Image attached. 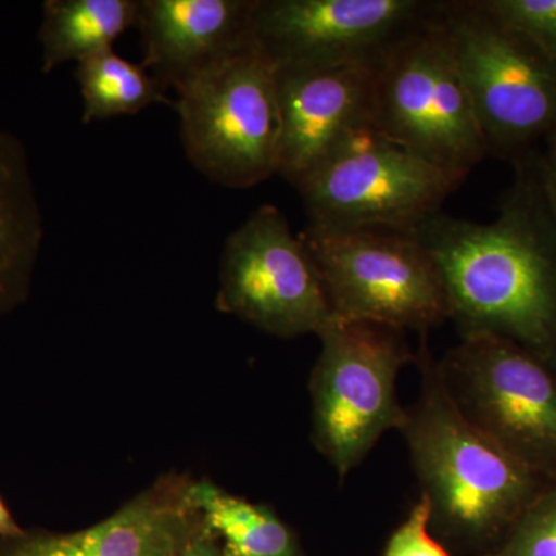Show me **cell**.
I'll return each mask as SVG.
<instances>
[{
    "label": "cell",
    "instance_id": "6da1fadb",
    "mask_svg": "<svg viewBox=\"0 0 556 556\" xmlns=\"http://www.w3.org/2000/svg\"><path fill=\"white\" fill-rule=\"evenodd\" d=\"M515 167L495 222L439 212L409 232L437 263L460 336H501L556 365V215L535 152Z\"/></svg>",
    "mask_w": 556,
    "mask_h": 556
},
{
    "label": "cell",
    "instance_id": "7c38bea8",
    "mask_svg": "<svg viewBox=\"0 0 556 556\" xmlns=\"http://www.w3.org/2000/svg\"><path fill=\"white\" fill-rule=\"evenodd\" d=\"M379 64L276 68L281 121L278 174L294 188L348 135L372 123Z\"/></svg>",
    "mask_w": 556,
    "mask_h": 556
},
{
    "label": "cell",
    "instance_id": "4fadbf2b",
    "mask_svg": "<svg viewBox=\"0 0 556 556\" xmlns=\"http://www.w3.org/2000/svg\"><path fill=\"white\" fill-rule=\"evenodd\" d=\"M254 0H139L141 65L164 90L248 49Z\"/></svg>",
    "mask_w": 556,
    "mask_h": 556
},
{
    "label": "cell",
    "instance_id": "ac0fdd59",
    "mask_svg": "<svg viewBox=\"0 0 556 556\" xmlns=\"http://www.w3.org/2000/svg\"><path fill=\"white\" fill-rule=\"evenodd\" d=\"M75 76L83 97L84 123L137 115L153 104L175 105L148 70L124 60L113 49L79 61Z\"/></svg>",
    "mask_w": 556,
    "mask_h": 556
},
{
    "label": "cell",
    "instance_id": "d6986e66",
    "mask_svg": "<svg viewBox=\"0 0 556 556\" xmlns=\"http://www.w3.org/2000/svg\"><path fill=\"white\" fill-rule=\"evenodd\" d=\"M493 556H556V481H548Z\"/></svg>",
    "mask_w": 556,
    "mask_h": 556
},
{
    "label": "cell",
    "instance_id": "9c48e42d",
    "mask_svg": "<svg viewBox=\"0 0 556 556\" xmlns=\"http://www.w3.org/2000/svg\"><path fill=\"white\" fill-rule=\"evenodd\" d=\"M460 338L439 362L457 405L508 455L556 481V365L501 336Z\"/></svg>",
    "mask_w": 556,
    "mask_h": 556
},
{
    "label": "cell",
    "instance_id": "3957f363",
    "mask_svg": "<svg viewBox=\"0 0 556 556\" xmlns=\"http://www.w3.org/2000/svg\"><path fill=\"white\" fill-rule=\"evenodd\" d=\"M438 14L489 153L526 159L556 130V61L479 0L439 2Z\"/></svg>",
    "mask_w": 556,
    "mask_h": 556
},
{
    "label": "cell",
    "instance_id": "8fae6325",
    "mask_svg": "<svg viewBox=\"0 0 556 556\" xmlns=\"http://www.w3.org/2000/svg\"><path fill=\"white\" fill-rule=\"evenodd\" d=\"M434 7L426 0H254L249 42L274 68L378 64Z\"/></svg>",
    "mask_w": 556,
    "mask_h": 556
},
{
    "label": "cell",
    "instance_id": "5b68a950",
    "mask_svg": "<svg viewBox=\"0 0 556 556\" xmlns=\"http://www.w3.org/2000/svg\"><path fill=\"white\" fill-rule=\"evenodd\" d=\"M299 237L334 318L419 332L450 318L444 281L415 233L309 223Z\"/></svg>",
    "mask_w": 556,
    "mask_h": 556
},
{
    "label": "cell",
    "instance_id": "e0dca14e",
    "mask_svg": "<svg viewBox=\"0 0 556 556\" xmlns=\"http://www.w3.org/2000/svg\"><path fill=\"white\" fill-rule=\"evenodd\" d=\"M188 495L204 529L225 544V556H295L294 538L269 508L208 481L189 484Z\"/></svg>",
    "mask_w": 556,
    "mask_h": 556
},
{
    "label": "cell",
    "instance_id": "ffe728a7",
    "mask_svg": "<svg viewBox=\"0 0 556 556\" xmlns=\"http://www.w3.org/2000/svg\"><path fill=\"white\" fill-rule=\"evenodd\" d=\"M479 3L556 61V0H479Z\"/></svg>",
    "mask_w": 556,
    "mask_h": 556
},
{
    "label": "cell",
    "instance_id": "ba28073f",
    "mask_svg": "<svg viewBox=\"0 0 556 556\" xmlns=\"http://www.w3.org/2000/svg\"><path fill=\"white\" fill-rule=\"evenodd\" d=\"M464 179L371 123L348 135L295 189L313 225L409 232L439 214Z\"/></svg>",
    "mask_w": 556,
    "mask_h": 556
},
{
    "label": "cell",
    "instance_id": "7a4b0ae2",
    "mask_svg": "<svg viewBox=\"0 0 556 556\" xmlns=\"http://www.w3.org/2000/svg\"><path fill=\"white\" fill-rule=\"evenodd\" d=\"M417 362L420 393L401 431L430 503V522L470 541L508 533L548 481L468 419L427 345Z\"/></svg>",
    "mask_w": 556,
    "mask_h": 556
},
{
    "label": "cell",
    "instance_id": "2e32d148",
    "mask_svg": "<svg viewBox=\"0 0 556 556\" xmlns=\"http://www.w3.org/2000/svg\"><path fill=\"white\" fill-rule=\"evenodd\" d=\"M138 16L139 0H49L39 30L43 72L113 49Z\"/></svg>",
    "mask_w": 556,
    "mask_h": 556
},
{
    "label": "cell",
    "instance_id": "cb8c5ba5",
    "mask_svg": "<svg viewBox=\"0 0 556 556\" xmlns=\"http://www.w3.org/2000/svg\"><path fill=\"white\" fill-rule=\"evenodd\" d=\"M0 535L2 536H21V527L14 521L13 515L10 514L2 497H0Z\"/></svg>",
    "mask_w": 556,
    "mask_h": 556
},
{
    "label": "cell",
    "instance_id": "603a6c76",
    "mask_svg": "<svg viewBox=\"0 0 556 556\" xmlns=\"http://www.w3.org/2000/svg\"><path fill=\"white\" fill-rule=\"evenodd\" d=\"M172 556H225V554L218 551L214 543V535L208 533L200 521L188 541Z\"/></svg>",
    "mask_w": 556,
    "mask_h": 556
},
{
    "label": "cell",
    "instance_id": "277c9868",
    "mask_svg": "<svg viewBox=\"0 0 556 556\" xmlns=\"http://www.w3.org/2000/svg\"><path fill=\"white\" fill-rule=\"evenodd\" d=\"M438 5L380 61L372 124L416 155L467 178L489 146Z\"/></svg>",
    "mask_w": 556,
    "mask_h": 556
},
{
    "label": "cell",
    "instance_id": "52a82bcc",
    "mask_svg": "<svg viewBox=\"0 0 556 556\" xmlns=\"http://www.w3.org/2000/svg\"><path fill=\"white\" fill-rule=\"evenodd\" d=\"M318 338L311 376L314 442L343 479L388 430L404 427L397 378L413 356L401 331L364 321L332 318Z\"/></svg>",
    "mask_w": 556,
    "mask_h": 556
},
{
    "label": "cell",
    "instance_id": "30bf717a",
    "mask_svg": "<svg viewBox=\"0 0 556 556\" xmlns=\"http://www.w3.org/2000/svg\"><path fill=\"white\" fill-rule=\"evenodd\" d=\"M215 305L281 339L318 336L334 318L308 249L273 204L226 240Z\"/></svg>",
    "mask_w": 556,
    "mask_h": 556
},
{
    "label": "cell",
    "instance_id": "8992f818",
    "mask_svg": "<svg viewBox=\"0 0 556 556\" xmlns=\"http://www.w3.org/2000/svg\"><path fill=\"white\" fill-rule=\"evenodd\" d=\"M182 148L204 177L230 189L278 174L281 121L276 68L239 51L177 91Z\"/></svg>",
    "mask_w": 556,
    "mask_h": 556
},
{
    "label": "cell",
    "instance_id": "5bb4252c",
    "mask_svg": "<svg viewBox=\"0 0 556 556\" xmlns=\"http://www.w3.org/2000/svg\"><path fill=\"white\" fill-rule=\"evenodd\" d=\"M188 485L161 482L100 525L25 541L10 556H172L200 525Z\"/></svg>",
    "mask_w": 556,
    "mask_h": 556
},
{
    "label": "cell",
    "instance_id": "44dd1931",
    "mask_svg": "<svg viewBox=\"0 0 556 556\" xmlns=\"http://www.w3.org/2000/svg\"><path fill=\"white\" fill-rule=\"evenodd\" d=\"M430 519V503L427 496L420 493V500L409 511L408 518L388 541L383 556H450L428 532Z\"/></svg>",
    "mask_w": 556,
    "mask_h": 556
},
{
    "label": "cell",
    "instance_id": "7402d4cb",
    "mask_svg": "<svg viewBox=\"0 0 556 556\" xmlns=\"http://www.w3.org/2000/svg\"><path fill=\"white\" fill-rule=\"evenodd\" d=\"M535 163L541 186L556 215V130L535 150Z\"/></svg>",
    "mask_w": 556,
    "mask_h": 556
},
{
    "label": "cell",
    "instance_id": "9a60e30c",
    "mask_svg": "<svg viewBox=\"0 0 556 556\" xmlns=\"http://www.w3.org/2000/svg\"><path fill=\"white\" fill-rule=\"evenodd\" d=\"M42 236L25 150L13 135L0 130V311L24 299Z\"/></svg>",
    "mask_w": 556,
    "mask_h": 556
}]
</instances>
